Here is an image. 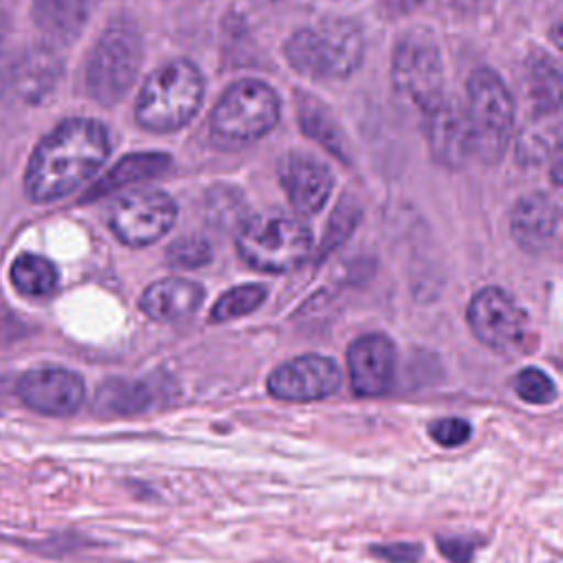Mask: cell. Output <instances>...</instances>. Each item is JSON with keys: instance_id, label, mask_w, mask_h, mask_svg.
Listing matches in <instances>:
<instances>
[{"instance_id": "6da1fadb", "label": "cell", "mask_w": 563, "mask_h": 563, "mask_svg": "<svg viewBox=\"0 0 563 563\" xmlns=\"http://www.w3.org/2000/svg\"><path fill=\"white\" fill-rule=\"evenodd\" d=\"M106 128L95 119H66L53 128L33 150L24 191L33 202H53L73 194L108 158Z\"/></svg>"}, {"instance_id": "7a4b0ae2", "label": "cell", "mask_w": 563, "mask_h": 563, "mask_svg": "<svg viewBox=\"0 0 563 563\" xmlns=\"http://www.w3.org/2000/svg\"><path fill=\"white\" fill-rule=\"evenodd\" d=\"M200 70L187 59H174L154 70L136 99V121L150 132L183 128L202 101Z\"/></svg>"}, {"instance_id": "3957f363", "label": "cell", "mask_w": 563, "mask_h": 563, "mask_svg": "<svg viewBox=\"0 0 563 563\" xmlns=\"http://www.w3.org/2000/svg\"><path fill=\"white\" fill-rule=\"evenodd\" d=\"M290 66L308 77H347L363 59V37L356 24L330 20L301 29L286 42Z\"/></svg>"}, {"instance_id": "277c9868", "label": "cell", "mask_w": 563, "mask_h": 563, "mask_svg": "<svg viewBox=\"0 0 563 563\" xmlns=\"http://www.w3.org/2000/svg\"><path fill=\"white\" fill-rule=\"evenodd\" d=\"M466 121L471 154L484 163H497L510 141L515 108L506 84L490 68H477L468 77Z\"/></svg>"}, {"instance_id": "5b68a950", "label": "cell", "mask_w": 563, "mask_h": 563, "mask_svg": "<svg viewBox=\"0 0 563 563\" xmlns=\"http://www.w3.org/2000/svg\"><path fill=\"white\" fill-rule=\"evenodd\" d=\"M279 99L271 86L257 79L233 84L209 117L211 136L227 145L249 143L277 125Z\"/></svg>"}, {"instance_id": "8992f818", "label": "cell", "mask_w": 563, "mask_h": 563, "mask_svg": "<svg viewBox=\"0 0 563 563\" xmlns=\"http://www.w3.org/2000/svg\"><path fill=\"white\" fill-rule=\"evenodd\" d=\"M312 249L310 229L286 216L249 220L238 235L240 257L264 273H286L297 268Z\"/></svg>"}, {"instance_id": "52a82bcc", "label": "cell", "mask_w": 563, "mask_h": 563, "mask_svg": "<svg viewBox=\"0 0 563 563\" xmlns=\"http://www.w3.org/2000/svg\"><path fill=\"white\" fill-rule=\"evenodd\" d=\"M141 64V42L132 24L112 22L97 40L88 64L86 86L99 103H117L132 86Z\"/></svg>"}, {"instance_id": "ba28073f", "label": "cell", "mask_w": 563, "mask_h": 563, "mask_svg": "<svg viewBox=\"0 0 563 563\" xmlns=\"http://www.w3.org/2000/svg\"><path fill=\"white\" fill-rule=\"evenodd\" d=\"M475 339L497 354H519L528 339V317L523 308L501 288L479 290L466 310Z\"/></svg>"}, {"instance_id": "9c48e42d", "label": "cell", "mask_w": 563, "mask_h": 563, "mask_svg": "<svg viewBox=\"0 0 563 563\" xmlns=\"http://www.w3.org/2000/svg\"><path fill=\"white\" fill-rule=\"evenodd\" d=\"M391 79L424 112L442 99L440 53L427 31H409L400 37L391 59Z\"/></svg>"}, {"instance_id": "30bf717a", "label": "cell", "mask_w": 563, "mask_h": 563, "mask_svg": "<svg viewBox=\"0 0 563 563\" xmlns=\"http://www.w3.org/2000/svg\"><path fill=\"white\" fill-rule=\"evenodd\" d=\"M176 220L174 200L158 189L121 196L108 216L112 233L128 246H147L163 238Z\"/></svg>"}, {"instance_id": "8fae6325", "label": "cell", "mask_w": 563, "mask_h": 563, "mask_svg": "<svg viewBox=\"0 0 563 563\" xmlns=\"http://www.w3.org/2000/svg\"><path fill=\"white\" fill-rule=\"evenodd\" d=\"M341 385V369L321 354H303L275 367L268 376L271 396L288 402L321 400Z\"/></svg>"}, {"instance_id": "7c38bea8", "label": "cell", "mask_w": 563, "mask_h": 563, "mask_svg": "<svg viewBox=\"0 0 563 563\" xmlns=\"http://www.w3.org/2000/svg\"><path fill=\"white\" fill-rule=\"evenodd\" d=\"M18 398L44 416H70L79 409L86 387L79 374L64 367H35L20 376Z\"/></svg>"}, {"instance_id": "4fadbf2b", "label": "cell", "mask_w": 563, "mask_h": 563, "mask_svg": "<svg viewBox=\"0 0 563 563\" xmlns=\"http://www.w3.org/2000/svg\"><path fill=\"white\" fill-rule=\"evenodd\" d=\"M347 369L356 396H380L394 383L396 345L380 332L363 334L347 347Z\"/></svg>"}, {"instance_id": "5bb4252c", "label": "cell", "mask_w": 563, "mask_h": 563, "mask_svg": "<svg viewBox=\"0 0 563 563\" xmlns=\"http://www.w3.org/2000/svg\"><path fill=\"white\" fill-rule=\"evenodd\" d=\"M279 183L290 205L303 216L317 213L332 191L328 167L308 154H288L279 163Z\"/></svg>"}, {"instance_id": "9a60e30c", "label": "cell", "mask_w": 563, "mask_h": 563, "mask_svg": "<svg viewBox=\"0 0 563 563\" xmlns=\"http://www.w3.org/2000/svg\"><path fill=\"white\" fill-rule=\"evenodd\" d=\"M427 136L435 161L449 167L462 165L471 154V132L466 110L451 99H440L427 110Z\"/></svg>"}, {"instance_id": "2e32d148", "label": "cell", "mask_w": 563, "mask_h": 563, "mask_svg": "<svg viewBox=\"0 0 563 563\" xmlns=\"http://www.w3.org/2000/svg\"><path fill=\"white\" fill-rule=\"evenodd\" d=\"M510 233L528 253L548 251L559 233V207L545 194L523 196L510 211Z\"/></svg>"}, {"instance_id": "e0dca14e", "label": "cell", "mask_w": 563, "mask_h": 563, "mask_svg": "<svg viewBox=\"0 0 563 563\" xmlns=\"http://www.w3.org/2000/svg\"><path fill=\"white\" fill-rule=\"evenodd\" d=\"M205 301V288L185 277H165L145 288L141 310L154 321H178L194 314Z\"/></svg>"}, {"instance_id": "ac0fdd59", "label": "cell", "mask_w": 563, "mask_h": 563, "mask_svg": "<svg viewBox=\"0 0 563 563\" xmlns=\"http://www.w3.org/2000/svg\"><path fill=\"white\" fill-rule=\"evenodd\" d=\"M59 77L62 62L46 46L26 48L9 70L11 90L26 103H37L48 97Z\"/></svg>"}, {"instance_id": "d6986e66", "label": "cell", "mask_w": 563, "mask_h": 563, "mask_svg": "<svg viewBox=\"0 0 563 563\" xmlns=\"http://www.w3.org/2000/svg\"><path fill=\"white\" fill-rule=\"evenodd\" d=\"M161 396H165V391H161V383L152 385L150 380H108L95 396V409L110 416H130L156 407Z\"/></svg>"}, {"instance_id": "ffe728a7", "label": "cell", "mask_w": 563, "mask_h": 563, "mask_svg": "<svg viewBox=\"0 0 563 563\" xmlns=\"http://www.w3.org/2000/svg\"><path fill=\"white\" fill-rule=\"evenodd\" d=\"M88 9L75 0H35L33 20L37 29L55 42H70L86 24Z\"/></svg>"}, {"instance_id": "44dd1931", "label": "cell", "mask_w": 563, "mask_h": 563, "mask_svg": "<svg viewBox=\"0 0 563 563\" xmlns=\"http://www.w3.org/2000/svg\"><path fill=\"white\" fill-rule=\"evenodd\" d=\"M169 165V158L165 154H132L125 156L123 161H119L95 187H90V191L84 196L86 200H95L99 196H106L123 185L143 180V178H152L158 172H163Z\"/></svg>"}, {"instance_id": "7402d4cb", "label": "cell", "mask_w": 563, "mask_h": 563, "mask_svg": "<svg viewBox=\"0 0 563 563\" xmlns=\"http://www.w3.org/2000/svg\"><path fill=\"white\" fill-rule=\"evenodd\" d=\"M9 279L22 295L46 297L57 288L59 277L51 260L35 253H22L13 260Z\"/></svg>"}, {"instance_id": "603a6c76", "label": "cell", "mask_w": 563, "mask_h": 563, "mask_svg": "<svg viewBox=\"0 0 563 563\" xmlns=\"http://www.w3.org/2000/svg\"><path fill=\"white\" fill-rule=\"evenodd\" d=\"M545 112L541 119L528 123L517 139V158L521 165H539L559 147V123L548 119Z\"/></svg>"}, {"instance_id": "cb8c5ba5", "label": "cell", "mask_w": 563, "mask_h": 563, "mask_svg": "<svg viewBox=\"0 0 563 563\" xmlns=\"http://www.w3.org/2000/svg\"><path fill=\"white\" fill-rule=\"evenodd\" d=\"M299 123L303 128V132L312 139H317L323 147H328L332 154L345 158V143H343V136L334 123V119L325 112V108L314 101V99H308V97H301V103H299Z\"/></svg>"}, {"instance_id": "d4e9b609", "label": "cell", "mask_w": 563, "mask_h": 563, "mask_svg": "<svg viewBox=\"0 0 563 563\" xmlns=\"http://www.w3.org/2000/svg\"><path fill=\"white\" fill-rule=\"evenodd\" d=\"M264 299H266V288L262 284H242V286L229 288L211 306L209 321L222 323V321L244 317V314L253 312Z\"/></svg>"}, {"instance_id": "484cf974", "label": "cell", "mask_w": 563, "mask_h": 563, "mask_svg": "<svg viewBox=\"0 0 563 563\" xmlns=\"http://www.w3.org/2000/svg\"><path fill=\"white\" fill-rule=\"evenodd\" d=\"M530 95L543 112H556L561 103V70L552 59L530 66Z\"/></svg>"}, {"instance_id": "4316f807", "label": "cell", "mask_w": 563, "mask_h": 563, "mask_svg": "<svg viewBox=\"0 0 563 563\" xmlns=\"http://www.w3.org/2000/svg\"><path fill=\"white\" fill-rule=\"evenodd\" d=\"M512 387L521 400L532 402V405H548V402L556 400V387H554L552 378L537 367L521 369L515 376Z\"/></svg>"}, {"instance_id": "83f0119b", "label": "cell", "mask_w": 563, "mask_h": 563, "mask_svg": "<svg viewBox=\"0 0 563 563\" xmlns=\"http://www.w3.org/2000/svg\"><path fill=\"white\" fill-rule=\"evenodd\" d=\"M167 264L174 268H198L211 260V246L198 235L178 238L167 246Z\"/></svg>"}, {"instance_id": "f1b7e54d", "label": "cell", "mask_w": 563, "mask_h": 563, "mask_svg": "<svg viewBox=\"0 0 563 563\" xmlns=\"http://www.w3.org/2000/svg\"><path fill=\"white\" fill-rule=\"evenodd\" d=\"M429 435L440 446H460L471 438V424L462 418H442L429 424Z\"/></svg>"}, {"instance_id": "f546056e", "label": "cell", "mask_w": 563, "mask_h": 563, "mask_svg": "<svg viewBox=\"0 0 563 563\" xmlns=\"http://www.w3.org/2000/svg\"><path fill=\"white\" fill-rule=\"evenodd\" d=\"M438 548L451 563H468L477 543L466 537H438Z\"/></svg>"}, {"instance_id": "4dcf8cb0", "label": "cell", "mask_w": 563, "mask_h": 563, "mask_svg": "<svg viewBox=\"0 0 563 563\" xmlns=\"http://www.w3.org/2000/svg\"><path fill=\"white\" fill-rule=\"evenodd\" d=\"M372 552L389 563H416L420 559V548L413 543H391V545H376Z\"/></svg>"}, {"instance_id": "1f68e13d", "label": "cell", "mask_w": 563, "mask_h": 563, "mask_svg": "<svg viewBox=\"0 0 563 563\" xmlns=\"http://www.w3.org/2000/svg\"><path fill=\"white\" fill-rule=\"evenodd\" d=\"M75 2H77V4H81L84 9H88V11H90V9H92V7H95L99 0H75Z\"/></svg>"}]
</instances>
